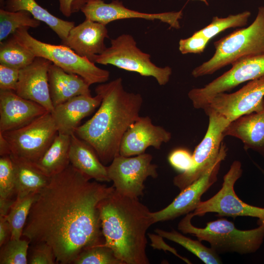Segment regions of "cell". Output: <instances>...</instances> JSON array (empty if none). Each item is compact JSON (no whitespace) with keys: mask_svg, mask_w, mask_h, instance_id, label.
<instances>
[{"mask_svg":"<svg viewBox=\"0 0 264 264\" xmlns=\"http://www.w3.org/2000/svg\"><path fill=\"white\" fill-rule=\"evenodd\" d=\"M90 180L70 164L38 192L29 212L22 236L48 244L61 264L104 243L99 205L115 189Z\"/></svg>","mask_w":264,"mask_h":264,"instance_id":"1","label":"cell"},{"mask_svg":"<svg viewBox=\"0 0 264 264\" xmlns=\"http://www.w3.org/2000/svg\"><path fill=\"white\" fill-rule=\"evenodd\" d=\"M95 91L102 97L99 108L75 133L93 148L106 165L120 154L123 136L139 116L143 100L140 94L126 91L120 77L99 85Z\"/></svg>","mask_w":264,"mask_h":264,"instance_id":"2","label":"cell"},{"mask_svg":"<svg viewBox=\"0 0 264 264\" xmlns=\"http://www.w3.org/2000/svg\"><path fill=\"white\" fill-rule=\"evenodd\" d=\"M104 244L124 264H149L147 232L154 223L153 212L138 198L115 190L99 205Z\"/></svg>","mask_w":264,"mask_h":264,"instance_id":"3","label":"cell"},{"mask_svg":"<svg viewBox=\"0 0 264 264\" xmlns=\"http://www.w3.org/2000/svg\"><path fill=\"white\" fill-rule=\"evenodd\" d=\"M194 217L190 212L179 222L177 228L184 234L195 236L198 241L208 242L218 254L236 252L241 255L257 251L264 239V223L250 230H240L234 224L225 219H220L198 228L192 223Z\"/></svg>","mask_w":264,"mask_h":264,"instance_id":"4","label":"cell"},{"mask_svg":"<svg viewBox=\"0 0 264 264\" xmlns=\"http://www.w3.org/2000/svg\"><path fill=\"white\" fill-rule=\"evenodd\" d=\"M214 44V55L192 70L193 77L212 74L243 57L264 54V6L259 7L249 26L233 31Z\"/></svg>","mask_w":264,"mask_h":264,"instance_id":"5","label":"cell"},{"mask_svg":"<svg viewBox=\"0 0 264 264\" xmlns=\"http://www.w3.org/2000/svg\"><path fill=\"white\" fill-rule=\"evenodd\" d=\"M29 28L21 27L12 36L36 57L46 59L66 72L79 75L89 85L104 83L109 79V71L97 66L65 45L51 44L37 40L28 33Z\"/></svg>","mask_w":264,"mask_h":264,"instance_id":"6","label":"cell"},{"mask_svg":"<svg viewBox=\"0 0 264 264\" xmlns=\"http://www.w3.org/2000/svg\"><path fill=\"white\" fill-rule=\"evenodd\" d=\"M150 58L149 54L137 47L132 35L123 34L111 40L110 46L107 47L102 54L96 56L93 63L111 65L143 76L153 77L159 85H165L172 73V68L168 66L159 67Z\"/></svg>","mask_w":264,"mask_h":264,"instance_id":"7","label":"cell"},{"mask_svg":"<svg viewBox=\"0 0 264 264\" xmlns=\"http://www.w3.org/2000/svg\"><path fill=\"white\" fill-rule=\"evenodd\" d=\"M0 133L9 144L11 155L34 163L45 153L58 132L51 112H47L23 127Z\"/></svg>","mask_w":264,"mask_h":264,"instance_id":"8","label":"cell"},{"mask_svg":"<svg viewBox=\"0 0 264 264\" xmlns=\"http://www.w3.org/2000/svg\"><path fill=\"white\" fill-rule=\"evenodd\" d=\"M240 161L235 160L224 176L220 189L212 198L200 201L193 212L194 216H203L208 213H216L219 217H250L258 219L257 224L264 223V208L243 202L234 190L236 182L242 176Z\"/></svg>","mask_w":264,"mask_h":264,"instance_id":"9","label":"cell"},{"mask_svg":"<svg viewBox=\"0 0 264 264\" xmlns=\"http://www.w3.org/2000/svg\"><path fill=\"white\" fill-rule=\"evenodd\" d=\"M149 154L134 157L120 154L115 157L107 166V172L113 186L118 193L127 197L138 198L144 195V182L149 177L158 176L157 166L152 163Z\"/></svg>","mask_w":264,"mask_h":264,"instance_id":"10","label":"cell"},{"mask_svg":"<svg viewBox=\"0 0 264 264\" xmlns=\"http://www.w3.org/2000/svg\"><path fill=\"white\" fill-rule=\"evenodd\" d=\"M205 112L209 117L208 127L204 138L192 154L193 165L188 171L181 173L173 179L174 184L180 191L201 176L216 161L224 137L223 132L230 123L214 111Z\"/></svg>","mask_w":264,"mask_h":264,"instance_id":"11","label":"cell"},{"mask_svg":"<svg viewBox=\"0 0 264 264\" xmlns=\"http://www.w3.org/2000/svg\"><path fill=\"white\" fill-rule=\"evenodd\" d=\"M231 68L201 88L191 89L188 96L196 109H203L215 94L228 91L240 84L264 76V54L241 58Z\"/></svg>","mask_w":264,"mask_h":264,"instance_id":"12","label":"cell"},{"mask_svg":"<svg viewBox=\"0 0 264 264\" xmlns=\"http://www.w3.org/2000/svg\"><path fill=\"white\" fill-rule=\"evenodd\" d=\"M214 111L230 122L264 110V76L249 81L238 91L215 94L203 109Z\"/></svg>","mask_w":264,"mask_h":264,"instance_id":"13","label":"cell"},{"mask_svg":"<svg viewBox=\"0 0 264 264\" xmlns=\"http://www.w3.org/2000/svg\"><path fill=\"white\" fill-rule=\"evenodd\" d=\"M73 12L80 10L86 19L107 25L118 20L142 19L147 20H159L167 23L170 27L180 28L179 20L182 11L160 13H146L126 8L122 1L112 0L107 3L103 0H75L72 4Z\"/></svg>","mask_w":264,"mask_h":264,"instance_id":"14","label":"cell"},{"mask_svg":"<svg viewBox=\"0 0 264 264\" xmlns=\"http://www.w3.org/2000/svg\"><path fill=\"white\" fill-rule=\"evenodd\" d=\"M227 148L222 143L218 158L201 176L181 190L167 206L153 212L154 223L172 220L194 211L202 195L217 181L220 163L227 156Z\"/></svg>","mask_w":264,"mask_h":264,"instance_id":"15","label":"cell"},{"mask_svg":"<svg viewBox=\"0 0 264 264\" xmlns=\"http://www.w3.org/2000/svg\"><path fill=\"white\" fill-rule=\"evenodd\" d=\"M170 132L154 125L148 116H139L129 127L122 139L119 154L130 157L145 153L149 147L159 149L171 139Z\"/></svg>","mask_w":264,"mask_h":264,"instance_id":"16","label":"cell"},{"mask_svg":"<svg viewBox=\"0 0 264 264\" xmlns=\"http://www.w3.org/2000/svg\"><path fill=\"white\" fill-rule=\"evenodd\" d=\"M52 64L46 59L36 57L31 64L20 70L15 91L19 96L41 105L49 112L54 109L48 81V72Z\"/></svg>","mask_w":264,"mask_h":264,"instance_id":"17","label":"cell"},{"mask_svg":"<svg viewBox=\"0 0 264 264\" xmlns=\"http://www.w3.org/2000/svg\"><path fill=\"white\" fill-rule=\"evenodd\" d=\"M48 112L11 90H0V132L20 129Z\"/></svg>","mask_w":264,"mask_h":264,"instance_id":"18","label":"cell"},{"mask_svg":"<svg viewBox=\"0 0 264 264\" xmlns=\"http://www.w3.org/2000/svg\"><path fill=\"white\" fill-rule=\"evenodd\" d=\"M106 25L86 19L70 29L63 44L93 62L96 56L102 54L107 48L105 40L109 36Z\"/></svg>","mask_w":264,"mask_h":264,"instance_id":"19","label":"cell"},{"mask_svg":"<svg viewBox=\"0 0 264 264\" xmlns=\"http://www.w3.org/2000/svg\"><path fill=\"white\" fill-rule=\"evenodd\" d=\"M101 101L98 94L94 97L81 95L55 107L51 113L58 133L69 135L75 133L81 120L93 112Z\"/></svg>","mask_w":264,"mask_h":264,"instance_id":"20","label":"cell"},{"mask_svg":"<svg viewBox=\"0 0 264 264\" xmlns=\"http://www.w3.org/2000/svg\"><path fill=\"white\" fill-rule=\"evenodd\" d=\"M223 135L240 139L245 150L251 149L264 157V110L231 122L223 131Z\"/></svg>","mask_w":264,"mask_h":264,"instance_id":"21","label":"cell"},{"mask_svg":"<svg viewBox=\"0 0 264 264\" xmlns=\"http://www.w3.org/2000/svg\"><path fill=\"white\" fill-rule=\"evenodd\" d=\"M70 164L90 179L98 182L110 181L105 166L93 148L75 133L70 135L69 151Z\"/></svg>","mask_w":264,"mask_h":264,"instance_id":"22","label":"cell"},{"mask_svg":"<svg viewBox=\"0 0 264 264\" xmlns=\"http://www.w3.org/2000/svg\"><path fill=\"white\" fill-rule=\"evenodd\" d=\"M50 96L54 108L78 95L91 96L90 85L79 75L52 64L48 72Z\"/></svg>","mask_w":264,"mask_h":264,"instance_id":"23","label":"cell"},{"mask_svg":"<svg viewBox=\"0 0 264 264\" xmlns=\"http://www.w3.org/2000/svg\"><path fill=\"white\" fill-rule=\"evenodd\" d=\"M10 156L14 172L16 199L38 192L49 182L51 177L41 172L32 163Z\"/></svg>","mask_w":264,"mask_h":264,"instance_id":"24","label":"cell"},{"mask_svg":"<svg viewBox=\"0 0 264 264\" xmlns=\"http://www.w3.org/2000/svg\"><path fill=\"white\" fill-rule=\"evenodd\" d=\"M70 135L58 133L43 155L32 164L50 177L62 172L70 165Z\"/></svg>","mask_w":264,"mask_h":264,"instance_id":"25","label":"cell"},{"mask_svg":"<svg viewBox=\"0 0 264 264\" xmlns=\"http://www.w3.org/2000/svg\"><path fill=\"white\" fill-rule=\"evenodd\" d=\"M4 9L12 12L24 10L32 17L45 23L58 37L64 41L70 29L75 26L73 22L61 19L42 7L35 0H6Z\"/></svg>","mask_w":264,"mask_h":264,"instance_id":"26","label":"cell"},{"mask_svg":"<svg viewBox=\"0 0 264 264\" xmlns=\"http://www.w3.org/2000/svg\"><path fill=\"white\" fill-rule=\"evenodd\" d=\"M154 232L163 238L181 245L205 264H222L218 254L211 247L204 245L198 240H192L175 230L167 231L157 228Z\"/></svg>","mask_w":264,"mask_h":264,"instance_id":"27","label":"cell"},{"mask_svg":"<svg viewBox=\"0 0 264 264\" xmlns=\"http://www.w3.org/2000/svg\"><path fill=\"white\" fill-rule=\"evenodd\" d=\"M36 56L13 36L0 42V64L20 70L31 64Z\"/></svg>","mask_w":264,"mask_h":264,"instance_id":"28","label":"cell"},{"mask_svg":"<svg viewBox=\"0 0 264 264\" xmlns=\"http://www.w3.org/2000/svg\"><path fill=\"white\" fill-rule=\"evenodd\" d=\"M37 193H32L21 198H16L6 216L11 229V239H19L22 236L29 212Z\"/></svg>","mask_w":264,"mask_h":264,"instance_id":"29","label":"cell"},{"mask_svg":"<svg viewBox=\"0 0 264 264\" xmlns=\"http://www.w3.org/2000/svg\"><path fill=\"white\" fill-rule=\"evenodd\" d=\"M40 24V22L26 11L12 12L0 9V41L2 42L21 27H37Z\"/></svg>","mask_w":264,"mask_h":264,"instance_id":"30","label":"cell"},{"mask_svg":"<svg viewBox=\"0 0 264 264\" xmlns=\"http://www.w3.org/2000/svg\"><path fill=\"white\" fill-rule=\"evenodd\" d=\"M75 264H124L113 250L104 243L84 249L75 259Z\"/></svg>","mask_w":264,"mask_h":264,"instance_id":"31","label":"cell"},{"mask_svg":"<svg viewBox=\"0 0 264 264\" xmlns=\"http://www.w3.org/2000/svg\"><path fill=\"white\" fill-rule=\"evenodd\" d=\"M250 15L251 13L246 11L236 15H230L226 18L214 17L209 24L197 32L210 40L228 28L246 25Z\"/></svg>","mask_w":264,"mask_h":264,"instance_id":"32","label":"cell"},{"mask_svg":"<svg viewBox=\"0 0 264 264\" xmlns=\"http://www.w3.org/2000/svg\"><path fill=\"white\" fill-rule=\"evenodd\" d=\"M30 242L27 240L10 239L0 246V264H26Z\"/></svg>","mask_w":264,"mask_h":264,"instance_id":"33","label":"cell"},{"mask_svg":"<svg viewBox=\"0 0 264 264\" xmlns=\"http://www.w3.org/2000/svg\"><path fill=\"white\" fill-rule=\"evenodd\" d=\"M15 193V176L10 155L0 158V199H10Z\"/></svg>","mask_w":264,"mask_h":264,"instance_id":"34","label":"cell"},{"mask_svg":"<svg viewBox=\"0 0 264 264\" xmlns=\"http://www.w3.org/2000/svg\"><path fill=\"white\" fill-rule=\"evenodd\" d=\"M209 40L195 32L192 36L179 41V50L182 54H199L204 51Z\"/></svg>","mask_w":264,"mask_h":264,"instance_id":"35","label":"cell"},{"mask_svg":"<svg viewBox=\"0 0 264 264\" xmlns=\"http://www.w3.org/2000/svg\"><path fill=\"white\" fill-rule=\"evenodd\" d=\"M34 245L30 256L28 259L30 264H54L56 257L52 248L46 243Z\"/></svg>","mask_w":264,"mask_h":264,"instance_id":"36","label":"cell"},{"mask_svg":"<svg viewBox=\"0 0 264 264\" xmlns=\"http://www.w3.org/2000/svg\"><path fill=\"white\" fill-rule=\"evenodd\" d=\"M168 160L171 165L176 170L184 172L193 165V155L186 149L179 148L174 150L169 155Z\"/></svg>","mask_w":264,"mask_h":264,"instance_id":"37","label":"cell"},{"mask_svg":"<svg viewBox=\"0 0 264 264\" xmlns=\"http://www.w3.org/2000/svg\"><path fill=\"white\" fill-rule=\"evenodd\" d=\"M19 71L15 68L0 64V90L16 91Z\"/></svg>","mask_w":264,"mask_h":264,"instance_id":"38","label":"cell"},{"mask_svg":"<svg viewBox=\"0 0 264 264\" xmlns=\"http://www.w3.org/2000/svg\"><path fill=\"white\" fill-rule=\"evenodd\" d=\"M148 236L151 241V245L154 249H163L164 251H168L185 263L190 264L192 263L186 258L183 257L178 254L176 249L171 247L170 245L165 243L163 240V238L158 235L153 234H148Z\"/></svg>","mask_w":264,"mask_h":264,"instance_id":"39","label":"cell"},{"mask_svg":"<svg viewBox=\"0 0 264 264\" xmlns=\"http://www.w3.org/2000/svg\"><path fill=\"white\" fill-rule=\"evenodd\" d=\"M11 229L6 216H0V246L11 239Z\"/></svg>","mask_w":264,"mask_h":264,"instance_id":"40","label":"cell"},{"mask_svg":"<svg viewBox=\"0 0 264 264\" xmlns=\"http://www.w3.org/2000/svg\"><path fill=\"white\" fill-rule=\"evenodd\" d=\"M75 0H58L59 9L63 15L69 17L73 13L72 4Z\"/></svg>","mask_w":264,"mask_h":264,"instance_id":"41","label":"cell"},{"mask_svg":"<svg viewBox=\"0 0 264 264\" xmlns=\"http://www.w3.org/2000/svg\"><path fill=\"white\" fill-rule=\"evenodd\" d=\"M15 200H13L12 199H0V216H6L8 214L11 207L15 202Z\"/></svg>","mask_w":264,"mask_h":264,"instance_id":"42","label":"cell"},{"mask_svg":"<svg viewBox=\"0 0 264 264\" xmlns=\"http://www.w3.org/2000/svg\"><path fill=\"white\" fill-rule=\"evenodd\" d=\"M11 154L10 148L7 141L0 133V155H10Z\"/></svg>","mask_w":264,"mask_h":264,"instance_id":"43","label":"cell"},{"mask_svg":"<svg viewBox=\"0 0 264 264\" xmlns=\"http://www.w3.org/2000/svg\"><path fill=\"white\" fill-rule=\"evenodd\" d=\"M200 0V1H201L202 2H203L204 3H205V4L207 5H208V3L207 1V0Z\"/></svg>","mask_w":264,"mask_h":264,"instance_id":"44","label":"cell"},{"mask_svg":"<svg viewBox=\"0 0 264 264\" xmlns=\"http://www.w3.org/2000/svg\"><path fill=\"white\" fill-rule=\"evenodd\" d=\"M0 5L1 6H2V7H3V6L4 5V0H0Z\"/></svg>","mask_w":264,"mask_h":264,"instance_id":"45","label":"cell"},{"mask_svg":"<svg viewBox=\"0 0 264 264\" xmlns=\"http://www.w3.org/2000/svg\"><path fill=\"white\" fill-rule=\"evenodd\" d=\"M261 170L262 172V173H263V174L264 175V170H263V169H261Z\"/></svg>","mask_w":264,"mask_h":264,"instance_id":"46","label":"cell"}]
</instances>
